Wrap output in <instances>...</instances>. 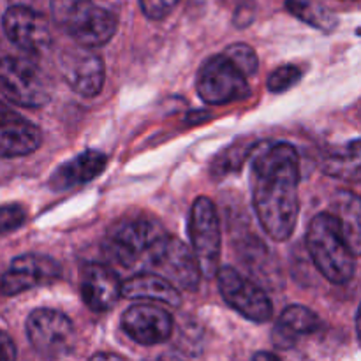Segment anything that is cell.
<instances>
[{
  "label": "cell",
  "mask_w": 361,
  "mask_h": 361,
  "mask_svg": "<svg viewBox=\"0 0 361 361\" xmlns=\"http://www.w3.org/2000/svg\"><path fill=\"white\" fill-rule=\"evenodd\" d=\"M215 275L219 291L231 309L254 323H267L271 319L274 307L267 293L256 282L245 279L233 267H219Z\"/></svg>",
  "instance_id": "9"
},
{
  "label": "cell",
  "mask_w": 361,
  "mask_h": 361,
  "mask_svg": "<svg viewBox=\"0 0 361 361\" xmlns=\"http://www.w3.org/2000/svg\"><path fill=\"white\" fill-rule=\"evenodd\" d=\"M152 361H183V360L178 358L176 355H171V353H166V355H161L159 358H155Z\"/></svg>",
  "instance_id": "31"
},
{
  "label": "cell",
  "mask_w": 361,
  "mask_h": 361,
  "mask_svg": "<svg viewBox=\"0 0 361 361\" xmlns=\"http://www.w3.org/2000/svg\"><path fill=\"white\" fill-rule=\"evenodd\" d=\"M360 154V140L356 137L344 147H334L324 152L321 168L326 175L335 176V178L358 182L361 175Z\"/></svg>",
  "instance_id": "20"
},
{
  "label": "cell",
  "mask_w": 361,
  "mask_h": 361,
  "mask_svg": "<svg viewBox=\"0 0 361 361\" xmlns=\"http://www.w3.org/2000/svg\"><path fill=\"white\" fill-rule=\"evenodd\" d=\"M51 18L81 48H99L111 41L118 18L92 0H51Z\"/></svg>",
  "instance_id": "3"
},
{
  "label": "cell",
  "mask_w": 361,
  "mask_h": 361,
  "mask_svg": "<svg viewBox=\"0 0 361 361\" xmlns=\"http://www.w3.org/2000/svg\"><path fill=\"white\" fill-rule=\"evenodd\" d=\"M27 335L32 348L51 360L67 356L76 344L73 321L53 309L34 310L27 319Z\"/></svg>",
  "instance_id": "8"
},
{
  "label": "cell",
  "mask_w": 361,
  "mask_h": 361,
  "mask_svg": "<svg viewBox=\"0 0 361 361\" xmlns=\"http://www.w3.org/2000/svg\"><path fill=\"white\" fill-rule=\"evenodd\" d=\"M173 326L171 314L161 307L140 303L122 314V330L141 345H155L168 341Z\"/></svg>",
  "instance_id": "14"
},
{
  "label": "cell",
  "mask_w": 361,
  "mask_h": 361,
  "mask_svg": "<svg viewBox=\"0 0 361 361\" xmlns=\"http://www.w3.org/2000/svg\"><path fill=\"white\" fill-rule=\"evenodd\" d=\"M140 4L145 16L159 21L169 16L175 11V7L180 4V0H140Z\"/></svg>",
  "instance_id": "27"
},
{
  "label": "cell",
  "mask_w": 361,
  "mask_h": 361,
  "mask_svg": "<svg viewBox=\"0 0 361 361\" xmlns=\"http://www.w3.org/2000/svg\"><path fill=\"white\" fill-rule=\"evenodd\" d=\"M303 76V71L298 66H282L279 69H275L274 73L268 78V90L274 92V94H282V92L289 90L291 87H295Z\"/></svg>",
  "instance_id": "25"
},
{
  "label": "cell",
  "mask_w": 361,
  "mask_h": 361,
  "mask_svg": "<svg viewBox=\"0 0 361 361\" xmlns=\"http://www.w3.org/2000/svg\"><path fill=\"white\" fill-rule=\"evenodd\" d=\"M0 361H16V345L13 338L0 330Z\"/></svg>",
  "instance_id": "28"
},
{
  "label": "cell",
  "mask_w": 361,
  "mask_h": 361,
  "mask_svg": "<svg viewBox=\"0 0 361 361\" xmlns=\"http://www.w3.org/2000/svg\"><path fill=\"white\" fill-rule=\"evenodd\" d=\"M319 326V316L309 307L289 305L279 317L277 324L271 331V341H274L275 348L291 349L293 345H296L300 337L316 334Z\"/></svg>",
  "instance_id": "18"
},
{
  "label": "cell",
  "mask_w": 361,
  "mask_h": 361,
  "mask_svg": "<svg viewBox=\"0 0 361 361\" xmlns=\"http://www.w3.org/2000/svg\"><path fill=\"white\" fill-rule=\"evenodd\" d=\"M60 275V264L51 257L41 254H23L14 257L9 270L4 274L0 281V293L7 296L20 295L37 286L51 284L59 281Z\"/></svg>",
  "instance_id": "12"
},
{
  "label": "cell",
  "mask_w": 361,
  "mask_h": 361,
  "mask_svg": "<svg viewBox=\"0 0 361 361\" xmlns=\"http://www.w3.org/2000/svg\"><path fill=\"white\" fill-rule=\"evenodd\" d=\"M106 166H108V155L97 150H87L60 164L49 176L48 183L55 192L69 190L97 178L99 175H102Z\"/></svg>",
  "instance_id": "17"
},
{
  "label": "cell",
  "mask_w": 361,
  "mask_h": 361,
  "mask_svg": "<svg viewBox=\"0 0 361 361\" xmlns=\"http://www.w3.org/2000/svg\"><path fill=\"white\" fill-rule=\"evenodd\" d=\"M307 249L317 270L334 284H348L356 274V254L331 212L317 214L305 236Z\"/></svg>",
  "instance_id": "2"
},
{
  "label": "cell",
  "mask_w": 361,
  "mask_h": 361,
  "mask_svg": "<svg viewBox=\"0 0 361 361\" xmlns=\"http://www.w3.org/2000/svg\"><path fill=\"white\" fill-rule=\"evenodd\" d=\"M254 147L256 145L245 143V141H236L231 147L226 148L224 152L215 157L214 164H212V175L217 176V178H222V176L229 175L233 171H238L243 166V162L247 161L250 154H252Z\"/></svg>",
  "instance_id": "23"
},
{
  "label": "cell",
  "mask_w": 361,
  "mask_h": 361,
  "mask_svg": "<svg viewBox=\"0 0 361 361\" xmlns=\"http://www.w3.org/2000/svg\"><path fill=\"white\" fill-rule=\"evenodd\" d=\"M331 214L338 219L344 231L345 240L351 245L353 252L358 256L360 252V236H361V214L360 200L353 192H338L335 201H331Z\"/></svg>",
  "instance_id": "21"
},
{
  "label": "cell",
  "mask_w": 361,
  "mask_h": 361,
  "mask_svg": "<svg viewBox=\"0 0 361 361\" xmlns=\"http://www.w3.org/2000/svg\"><path fill=\"white\" fill-rule=\"evenodd\" d=\"M222 53H224V55L228 56V59L231 60L247 78L256 74L259 60H257V55L256 51H254L252 46L245 44V42H236V44L228 46Z\"/></svg>",
  "instance_id": "24"
},
{
  "label": "cell",
  "mask_w": 361,
  "mask_h": 361,
  "mask_svg": "<svg viewBox=\"0 0 361 361\" xmlns=\"http://www.w3.org/2000/svg\"><path fill=\"white\" fill-rule=\"evenodd\" d=\"M41 143V129L0 101V157H25L34 154Z\"/></svg>",
  "instance_id": "15"
},
{
  "label": "cell",
  "mask_w": 361,
  "mask_h": 361,
  "mask_svg": "<svg viewBox=\"0 0 361 361\" xmlns=\"http://www.w3.org/2000/svg\"><path fill=\"white\" fill-rule=\"evenodd\" d=\"M0 94L21 108H42L51 99V85L44 71L21 56L0 59Z\"/></svg>",
  "instance_id": "5"
},
{
  "label": "cell",
  "mask_w": 361,
  "mask_h": 361,
  "mask_svg": "<svg viewBox=\"0 0 361 361\" xmlns=\"http://www.w3.org/2000/svg\"><path fill=\"white\" fill-rule=\"evenodd\" d=\"M2 27L7 39L28 53L46 51L51 46L53 35L44 14L27 6H13L4 13Z\"/></svg>",
  "instance_id": "11"
},
{
  "label": "cell",
  "mask_w": 361,
  "mask_h": 361,
  "mask_svg": "<svg viewBox=\"0 0 361 361\" xmlns=\"http://www.w3.org/2000/svg\"><path fill=\"white\" fill-rule=\"evenodd\" d=\"M88 361H129V360L123 358V356L113 355V353H97V355L92 356Z\"/></svg>",
  "instance_id": "29"
},
{
  "label": "cell",
  "mask_w": 361,
  "mask_h": 361,
  "mask_svg": "<svg viewBox=\"0 0 361 361\" xmlns=\"http://www.w3.org/2000/svg\"><path fill=\"white\" fill-rule=\"evenodd\" d=\"M87 49L63 51L60 55V71L74 92L83 97H95L104 87L106 67L101 56Z\"/></svg>",
  "instance_id": "13"
},
{
  "label": "cell",
  "mask_w": 361,
  "mask_h": 361,
  "mask_svg": "<svg viewBox=\"0 0 361 361\" xmlns=\"http://www.w3.org/2000/svg\"><path fill=\"white\" fill-rule=\"evenodd\" d=\"M196 90L207 104L224 106L249 97L247 76L224 55L210 56L197 73Z\"/></svg>",
  "instance_id": "7"
},
{
  "label": "cell",
  "mask_w": 361,
  "mask_h": 361,
  "mask_svg": "<svg viewBox=\"0 0 361 361\" xmlns=\"http://www.w3.org/2000/svg\"><path fill=\"white\" fill-rule=\"evenodd\" d=\"M122 296L127 300H150L169 307L182 303L180 289L152 271H141L122 282Z\"/></svg>",
  "instance_id": "19"
},
{
  "label": "cell",
  "mask_w": 361,
  "mask_h": 361,
  "mask_svg": "<svg viewBox=\"0 0 361 361\" xmlns=\"http://www.w3.org/2000/svg\"><path fill=\"white\" fill-rule=\"evenodd\" d=\"M27 221V212L21 204H4L0 207V235L16 231Z\"/></svg>",
  "instance_id": "26"
},
{
  "label": "cell",
  "mask_w": 361,
  "mask_h": 361,
  "mask_svg": "<svg viewBox=\"0 0 361 361\" xmlns=\"http://www.w3.org/2000/svg\"><path fill=\"white\" fill-rule=\"evenodd\" d=\"M189 236L201 275L214 277L221 267V221L214 201L200 196L190 207Z\"/></svg>",
  "instance_id": "6"
},
{
  "label": "cell",
  "mask_w": 361,
  "mask_h": 361,
  "mask_svg": "<svg viewBox=\"0 0 361 361\" xmlns=\"http://www.w3.org/2000/svg\"><path fill=\"white\" fill-rule=\"evenodd\" d=\"M143 257L148 264L147 271L161 275L176 289L194 291L203 277L192 250L171 235L159 233Z\"/></svg>",
  "instance_id": "4"
},
{
  "label": "cell",
  "mask_w": 361,
  "mask_h": 361,
  "mask_svg": "<svg viewBox=\"0 0 361 361\" xmlns=\"http://www.w3.org/2000/svg\"><path fill=\"white\" fill-rule=\"evenodd\" d=\"M252 203L270 238L286 242L295 233L300 214V157L289 143H259L250 162Z\"/></svg>",
  "instance_id": "1"
},
{
  "label": "cell",
  "mask_w": 361,
  "mask_h": 361,
  "mask_svg": "<svg viewBox=\"0 0 361 361\" xmlns=\"http://www.w3.org/2000/svg\"><path fill=\"white\" fill-rule=\"evenodd\" d=\"M252 361H281L277 355H274V353H268V351H259L254 355Z\"/></svg>",
  "instance_id": "30"
},
{
  "label": "cell",
  "mask_w": 361,
  "mask_h": 361,
  "mask_svg": "<svg viewBox=\"0 0 361 361\" xmlns=\"http://www.w3.org/2000/svg\"><path fill=\"white\" fill-rule=\"evenodd\" d=\"M80 293L88 309L111 310L122 298V281L109 264L88 263L80 271Z\"/></svg>",
  "instance_id": "16"
},
{
  "label": "cell",
  "mask_w": 361,
  "mask_h": 361,
  "mask_svg": "<svg viewBox=\"0 0 361 361\" xmlns=\"http://www.w3.org/2000/svg\"><path fill=\"white\" fill-rule=\"evenodd\" d=\"M159 233L162 231L154 222L143 219L122 222L115 226L104 238L102 252L111 263L130 268L143 259L145 252Z\"/></svg>",
  "instance_id": "10"
},
{
  "label": "cell",
  "mask_w": 361,
  "mask_h": 361,
  "mask_svg": "<svg viewBox=\"0 0 361 361\" xmlns=\"http://www.w3.org/2000/svg\"><path fill=\"white\" fill-rule=\"evenodd\" d=\"M286 6H288L289 13H293L296 18L312 25V27L321 28V30L330 32L337 25V18L323 6H316V4L307 2V0H286Z\"/></svg>",
  "instance_id": "22"
}]
</instances>
